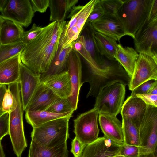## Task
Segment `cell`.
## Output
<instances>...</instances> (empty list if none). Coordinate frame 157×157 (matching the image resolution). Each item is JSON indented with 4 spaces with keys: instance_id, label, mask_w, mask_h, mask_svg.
I'll return each mask as SVG.
<instances>
[{
    "instance_id": "cell-41",
    "label": "cell",
    "mask_w": 157,
    "mask_h": 157,
    "mask_svg": "<svg viewBox=\"0 0 157 157\" xmlns=\"http://www.w3.org/2000/svg\"><path fill=\"white\" fill-rule=\"evenodd\" d=\"M157 80H150L142 83L132 91L131 95L134 96L138 94L148 93L149 91Z\"/></svg>"
},
{
    "instance_id": "cell-38",
    "label": "cell",
    "mask_w": 157,
    "mask_h": 157,
    "mask_svg": "<svg viewBox=\"0 0 157 157\" xmlns=\"http://www.w3.org/2000/svg\"><path fill=\"white\" fill-rule=\"evenodd\" d=\"M86 145L75 136L71 142L70 151L74 157H81Z\"/></svg>"
},
{
    "instance_id": "cell-19",
    "label": "cell",
    "mask_w": 157,
    "mask_h": 157,
    "mask_svg": "<svg viewBox=\"0 0 157 157\" xmlns=\"http://www.w3.org/2000/svg\"><path fill=\"white\" fill-rule=\"evenodd\" d=\"M21 53L0 63V85H9L19 82L22 64Z\"/></svg>"
},
{
    "instance_id": "cell-3",
    "label": "cell",
    "mask_w": 157,
    "mask_h": 157,
    "mask_svg": "<svg viewBox=\"0 0 157 157\" xmlns=\"http://www.w3.org/2000/svg\"><path fill=\"white\" fill-rule=\"evenodd\" d=\"M71 117L58 118L33 128L31 141L48 148H52L67 143L69 137V121Z\"/></svg>"
},
{
    "instance_id": "cell-28",
    "label": "cell",
    "mask_w": 157,
    "mask_h": 157,
    "mask_svg": "<svg viewBox=\"0 0 157 157\" xmlns=\"http://www.w3.org/2000/svg\"><path fill=\"white\" fill-rule=\"evenodd\" d=\"M71 49V44L64 48L59 45L56 56L49 69L46 73L41 74V78L65 71L64 70L67 67L68 56Z\"/></svg>"
},
{
    "instance_id": "cell-40",
    "label": "cell",
    "mask_w": 157,
    "mask_h": 157,
    "mask_svg": "<svg viewBox=\"0 0 157 157\" xmlns=\"http://www.w3.org/2000/svg\"><path fill=\"white\" fill-rule=\"evenodd\" d=\"M30 1L35 13H44L49 6L50 0H31Z\"/></svg>"
},
{
    "instance_id": "cell-27",
    "label": "cell",
    "mask_w": 157,
    "mask_h": 157,
    "mask_svg": "<svg viewBox=\"0 0 157 157\" xmlns=\"http://www.w3.org/2000/svg\"><path fill=\"white\" fill-rule=\"evenodd\" d=\"M94 37L98 50L107 59L112 60L117 48V41L114 38L95 31Z\"/></svg>"
},
{
    "instance_id": "cell-20",
    "label": "cell",
    "mask_w": 157,
    "mask_h": 157,
    "mask_svg": "<svg viewBox=\"0 0 157 157\" xmlns=\"http://www.w3.org/2000/svg\"><path fill=\"white\" fill-rule=\"evenodd\" d=\"M58 97L41 82L25 111L45 110Z\"/></svg>"
},
{
    "instance_id": "cell-50",
    "label": "cell",
    "mask_w": 157,
    "mask_h": 157,
    "mask_svg": "<svg viewBox=\"0 0 157 157\" xmlns=\"http://www.w3.org/2000/svg\"><path fill=\"white\" fill-rule=\"evenodd\" d=\"M114 157H126L124 156L121 155L120 154H118V155H116V156H114Z\"/></svg>"
},
{
    "instance_id": "cell-43",
    "label": "cell",
    "mask_w": 157,
    "mask_h": 157,
    "mask_svg": "<svg viewBox=\"0 0 157 157\" xmlns=\"http://www.w3.org/2000/svg\"><path fill=\"white\" fill-rule=\"evenodd\" d=\"M146 20L149 22L157 21V0H152Z\"/></svg>"
},
{
    "instance_id": "cell-46",
    "label": "cell",
    "mask_w": 157,
    "mask_h": 157,
    "mask_svg": "<svg viewBox=\"0 0 157 157\" xmlns=\"http://www.w3.org/2000/svg\"><path fill=\"white\" fill-rule=\"evenodd\" d=\"M9 1V0H0V12L4 10Z\"/></svg>"
},
{
    "instance_id": "cell-47",
    "label": "cell",
    "mask_w": 157,
    "mask_h": 157,
    "mask_svg": "<svg viewBox=\"0 0 157 157\" xmlns=\"http://www.w3.org/2000/svg\"><path fill=\"white\" fill-rule=\"evenodd\" d=\"M0 157H5V155L1 144V140L0 141Z\"/></svg>"
},
{
    "instance_id": "cell-22",
    "label": "cell",
    "mask_w": 157,
    "mask_h": 157,
    "mask_svg": "<svg viewBox=\"0 0 157 157\" xmlns=\"http://www.w3.org/2000/svg\"><path fill=\"white\" fill-rule=\"evenodd\" d=\"M95 31L91 23L86 21L80 35L83 36L85 47L93 59L97 64L102 65L106 59L98 50L94 37Z\"/></svg>"
},
{
    "instance_id": "cell-51",
    "label": "cell",
    "mask_w": 157,
    "mask_h": 157,
    "mask_svg": "<svg viewBox=\"0 0 157 157\" xmlns=\"http://www.w3.org/2000/svg\"><path fill=\"white\" fill-rule=\"evenodd\" d=\"M1 85H0V86H1Z\"/></svg>"
},
{
    "instance_id": "cell-9",
    "label": "cell",
    "mask_w": 157,
    "mask_h": 157,
    "mask_svg": "<svg viewBox=\"0 0 157 157\" xmlns=\"http://www.w3.org/2000/svg\"><path fill=\"white\" fill-rule=\"evenodd\" d=\"M134 39L135 50L138 53L146 54L157 61V21L149 22L146 20Z\"/></svg>"
},
{
    "instance_id": "cell-39",
    "label": "cell",
    "mask_w": 157,
    "mask_h": 157,
    "mask_svg": "<svg viewBox=\"0 0 157 157\" xmlns=\"http://www.w3.org/2000/svg\"><path fill=\"white\" fill-rule=\"evenodd\" d=\"M9 114L6 113L0 117V141L9 132Z\"/></svg>"
},
{
    "instance_id": "cell-16",
    "label": "cell",
    "mask_w": 157,
    "mask_h": 157,
    "mask_svg": "<svg viewBox=\"0 0 157 157\" xmlns=\"http://www.w3.org/2000/svg\"><path fill=\"white\" fill-rule=\"evenodd\" d=\"M98 121L104 136L120 145L124 144L122 123L117 116L99 113Z\"/></svg>"
},
{
    "instance_id": "cell-21",
    "label": "cell",
    "mask_w": 157,
    "mask_h": 157,
    "mask_svg": "<svg viewBox=\"0 0 157 157\" xmlns=\"http://www.w3.org/2000/svg\"><path fill=\"white\" fill-rule=\"evenodd\" d=\"M139 54L132 47H123L118 44L114 59L123 67L131 78Z\"/></svg>"
},
{
    "instance_id": "cell-6",
    "label": "cell",
    "mask_w": 157,
    "mask_h": 157,
    "mask_svg": "<svg viewBox=\"0 0 157 157\" xmlns=\"http://www.w3.org/2000/svg\"><path fill=\"white\" fill-rule=\"evenodd\" d=\"M96 0H91L84 6L73 7L67 17V22L60 39L59 45L63 48L70 46L79 36Z\"/></svg>"
},
{
    "instance_id": "cell-5",
    "label": "cell",
    "mask_w": 157,
    "mask_h": 157,
    "mask_svg": "<svg viewBox=\"0 0 157 157\" xmlns=\"http://www.w3.org/2000/svg\"><path fill=\"white\" fill-rule=\"evenodd\" d=\"M138 128L139 157H157V107L147 105Z\"/></svg>"
},
{
    "instance_id": "cell-26",
    "label": "cell",
    "mask_w": 157,
    "mask_h": 157,
    "mask_svg": "<svg viewBox=\"0 0 157 157\" xmlns=\"http://www.w3.org/2000/svg\"><path fill=\"white\" fill-rule=\"evenodd\" d=\"M67 143L52 148L44 147L31 141L28 157H68Z\"/></svg>"
},
{
    "instance_id": "cell-10",
    "label": "cell",
    "mask_w": 157,
    "mask_h": 157,
    "mask_svg": "<svg viewBox=\"0 0 157 157\" xmlns=\"http://www.w3.org/2000/svg\"><path fill=\"white\" fill-rule=\"evenodd\" d=\"M157 80V61L151 56L139 53L134 71L128 86L132 91L142 83Z\"/></svg>"
},
{
    "instance_id": "cell-31",
    "label": "cell",
    "mask_w": 157,
    "mask_h": 157,
    "mask_svg": "<svg viewBox=\"0 0 157 157\" xmlns=\"http://www.w3.org/2000/svg\"><path fill=\"white\" fill-rule=\"evenodd\" d=\"M26 45L21 41L13 44L0 45V63L21 53Z\"/></svg>"
},
{
    "instance_id": "cell-30",
    "label": "cell",
    "mask_w": 157,
    "mask_h": 157,
    "mask_svg": "<svg viewBox=\"0 0 157 157\" xmlns=\"http://www.w3.org/2000/svg\"><path fill=\"white\" fill-rule=\"evenodd\" d=\"M72 49L81 55L86 61L88 68V71L96 68L98 64L93 59L86 49L82 36L80 35L78 39L71 44Z\"/></svg>"
},
{
    "instance_id": "cell-15",
    "label": "cell",
    "mask_w": 157,
    "mask_h": 157,
    "mask_svg": "<svg viewBox=\"0 0 157 157\" xmlns=\"http://www.w3.org/2000/svg\"><path fill=\"white\" fill-rule=\"evenodd\" d=\"M120 145L103 136L86 145L81 157H114L119 154Z\"/></svg>"
},
{
    "instance_id": "cell-49",
    "label": "cell",
    "mask_w": 157,
    "mask_h": 157,
    "mask_svg": "<svg viewBox=\"0 0 157 157\" xmlns=\"http://www.w3.org/2000/svg\"><path fill=\"white\" fill-rule=\"evenodd\" d=\"M5 113H6L3 111L2 109H0V117Z\"/></svg>"
},
{
    "instance_id": "cell-1",
    "label": "cell",
    "mask_w": 157,
    "mask_h": 157,
    "mask_svg": "<svg viewBox=\"0 0 157 157\" xmlns=\"http://www.w3.org/2000/svg\"><path fill=\"white\" fill-rule=\"evenodd\" d=\"M66 23L65 21H53L44 27L40 34L21 52L22 63L35 72L46 73L56 56Z\"/></svg>"
},
{
    "instance_id": "cell-8",
    "label": "cell",
    "mask_w": 157,
    "mask_h": 157,
    "mask_svg": "<svg viewBox=\"0 0 157 157\" xmlns=\"http://www.w3.org/2000/svg\"><path fill=\"white\" fill-rule=\"evenodd\" d=\"M98 111L93 108L80 114L74 120V132L75 136L86 145L94 142L98 138Z\"/></svg>"
},
{
    "instance_id": "cell-44",
    "label": "cell",
    "mask_w": 157,
    "mask_h": 157,
    "mask_svg": "<svg viewBox=\"0 0 157 157\" xmlns=\"http://www.w3.org/2000/svg\"><path fill=\"white\" fill-rule=\"evenodd\" d=\"M7 88L6 85H1L0 86V109H2L3 99Z\"/></svg>"
},
{
    "instance_id": "cell-42",
    "label": "cell",
    "mask_w": 157,
    "mask_h": 157,
    "mask_svg": "<svg viewBox=\"0 0 157 157\" xmlns=\"http://www.w3.org/2000/svg\"><path fill=\"white\" fill-rule=\"evenodd\" d=\"M134 96L141 99L147 105L157 107V95L147 93L138 94Z\"/></svg>"
},
{
    "instance_id": "cell-33",
    "label": "cell",
    "mask_w": 157,
    "mask_h": 157,
    "mask_svg": "<svg viewBox=\"0 0 157 157\" xmlns=\"http://www.w3.org/2000/svg\"><path fill=\"white\" fill-rule=\"evenodd\" d=\"M123 0H100L105 13L116 15L123 4Z\"/></svg>"
},
{
    "instance_id": "cell-25",
    "label": "cell",
    "mask_w": 157,
    "mask_h": 157,
    "mask_svg": "<svg viewBox=\"0 0 157 157\" xmlns=\"http://www.w3.org/2000/svg\"><path fill=\"white\" fill-rule=\"evenodd\" d=\"M25 112V118L27 122L33 128H34L55 119L72 117L74 112L61 113H52L45 110L27 111Z\"/></svg>"
},
{
    "instance_id": "cell-14",
    "label": "cell",
    "mask_w": 157,
    "mask_h": 157,
    "mask_svg": "<svg viewBox=\"0 0 157 157\" xmlns=\"http://www.w3.org/2000/svg\"><path fill=\"white\" fill-rule=\"evenodd\" d=\"M94 30L119 41L125 36H128L123 25L117 15L105 13L91 23Z\"/></svg>"
},
{
    "instance_id": "cell-13",
    "label": "cell",
    "mask_w": 157,
    "mask_h": 157,
    "mask_svg": "<svg viewBox=\"0 0 157 157\" xmlns=\"http://www.w3.org/2000/svg\"><path fill=\"white\" fill-rule=\"evenodd\" d=\"M41 82V74L33 71L22 63L19 83L24 111Z\"/></svg>"
},
{
    "instance_id": "cell-23",
    "label": "cell",
    "mask_w": 157,
    "mask_h": 157,
    "mask_svg": "<svg viewBox=\"0 0 157 157\" xmlns=\"http://www.w3.org/2000/svg\"><path fill=\"white\" fill-rule=\"evenodd\" d=\"M24 32L21 25L13 21L4 19L1 29L0 44H9L21 41Z\"/></svg>"
},
{
    "instance_id": "cell-7",
    "label": "cell",
    "mask_w": 157,
    "mask_h": 157,
    "mask_svg": "<svg viewBox=\"0 0 157 157\" xmlns=\"http://www.w3.org/2000/svg\"><path fill=\"white\" fill-rule=\"evenodd\" d=\"M125 94V86L116 83L103 89L96 97L94 108L98 113L117 116L121 112Z\"/></svg>"
},
{
    "instance_id": "cell-37",
    "label": "cell",
    "mask_w": 157,
    "mask_h": 157,
    "mask_svg": "<svg viewBox=\"0 0 157 157\" xmlns=\"http://www.w3.org/2000/svg\"><path fill=\"white\" fill-rule=\"evenodd\" d=\"M139 147L124 144L121 146L119 154L126 157H139Z\"/></svg>"
},
{
    "instance_id": "cell-17",
    "label": "cell",
    "mask_w": 157,
    "mask_h": 157,
    "mask_svg": "<svg viewBox=\"0 0 157 157\" xmlns=\"http://www.w3.org/2000/svg\"><path fill=\"white\" fill-rule=\"evenodd\" d=\"M147 105L140 98L131 95L122 106L120 113L122 119L131 121L138 128L145 115Z\"/></svg>"
},
{
    "instance_id": "cell-29",
    "label": "cell",
    "mask_w": 157,
    "mask_h": 157,
    "mask_svg": "<svg viewBox=\"0 0 157 157\" xmlns=\"http://www.w3.org/2000/svg\"><path fill=\"white\" fill-rule=\"evenodd\" d=\"M124 143L140 147V142L138 127L131 121L122 119Z\"/></svg>"
},
{
    "instance_id": "cell-36",
    "label": "cell",
    "mask_w": 157,
    "mask_h": 157,
    "mask_svg": "<svg viewBox=\"0 0 157 157\" xmlns=\"http://www.w3.org/2000/svg\"><path fill=\"white\" fill-rule=\"evenodd\" d=\"M13 103V94L10 90L7 87L4 96L2 109L5 112L9 113L12 110Z\"/></svg>"
},
{
    "instance_id": "cell-2",
    "label": "cell",
    "mask_w": 157,
    "mask_h": 157,
    "mask_svg": "<svg viewBox=\"0 0 157 157\" xmlns=\"http://www.w3.org/2000/svg\"><path fill=\"white\" fill-rule=\"evenodd\" d=\"M13 96V107L9 114V132L13 150L16 157H21L27 147L23 124L24 111L19 82L8 85Z\"/></svg>"
},
{
    "instance_id": "cell-35",
    "label": "cell",
    "mask_w": 157,
    "mask_h": 157,
    "mask_svg": "<svg viewBox=\"0 0 157 157\" xmlns=\"http://www.w3.org/2000/svg\"><path fill=\"white\" fill-rule=\"evenodd\" d=\"M105 14L100 0H96L93 9L89 16L87 21L92 23Z\"/></svg>"
},
{
    "instance_id": "cell-18",
    "label": "cell",
    "mask_w": 157,
    "mask_h": 157,
    "mask_svg": "<svg viewBox=\"0 0 157 157\" xmlns=\"http://www.w3.org/2000/svg\"><path fill=\"white\" fill-rule=\"evenodd\" d=\"M41 81L57 96L68 98L70 95L71 86L67 70L41 78Z\"/></svg>"
},
{
    "instance_id": "cell-48",
    "label": "cell",
    "mask_w": 157,
    "mask_h": 157,
    "mask_svg": "<svg viewBox=\"0 0 157 157\" xmlns=\"http://www.w3.org/2000/svg\"><path fill=\"white\" fill-rule=\"evenodd\" d=\"M4 21V19L2 17L1 15H0V31L1 27L3 23V22Z\"/></svg>"
},
{
    "instance_id": "cell-11",
    "label": "cell",
    "mask_w": 157,
    "mask_h": 157,
    "mask_svg": "<svg viewBox=\"0 0 157 157\" xmlns=\"http://www.w3.org/2000/svg\"><path fill=\"white\" fill-rule=\"evenodd\" d=\"M34 13L30 0H9L1 15L4 19L27 27L31 23Z\"/></svg>"
},
{
    "instance_id": "cell-24",
    "label": "cell",
    "mask_w": 157,
    "mask_h": 157,
    "mask_svg": "<svg viewBox=\"0 0 157 157\" xmlns=\"http://www.w3.org/2000/svg\"><path fill=\"white\" fill-rule=\"evenodd\" d=\"M78 2V0H50V21L59 22L65 21L67 16Z\"/></svg>"
},
{
    "instance_id": "cell-12",
    "label": "cell",
    "mask_w": 157,
    "mask_h": 157,
    "mask_svg": "<svg viewBox=\"0 0 157 157\" xmlns=\"http://www.w3.org/2000/svg\"><path fill=\"white\" fill-rule=\"evenodd\" d=\"M67 67L71 86V94L68 99L75 111L77 108L80 90L82 85V71L79 55L72 49L68 56Z\"/></svg>"
},
{
    "instance_id": "cell-45",
    "label": "cell",
    "mask_w": 157,
    "mask_h": 157,
    "mask_svg": "<svg viewBox=\"0 0 157 157\" xmlns=\"http://www.w3.org/2000/svg\"><path fill=\"white\" fill-rule=\"evenodd\" d=\"M148 94H151L157 95V81L155 82L151 87L149 91Z\"/></svg>"
},
{
    "instance_id": "cell-4",
    "label": "cell",
    "mask_w": 157,
    "mask_h": 157,
    "mask_svg": "<svg viewBox=\"0 0 157 157\" xmlns=\"http://www.w3.org/2000/svg\"><path fill=\"white\" fill-rule=\"evenodd\" d=\"M152 0H126L117 15L122 22L128 35H135L146 20Z\"/></svg>"
},
{
    "instance_id": "cell-34",
    "label": "cell",
    "mask_w": 157,
    "mask_h": 157,
    "mask_svg": "<svg viewBox=\"0 0 157 157\" xmlns=\"http://www.w3.org/2000/svg\"><path fill=\"white\" fill-rule=\"evenodd\" d=\"M44 27L33 24L31 29L26 31H24L21 39V41L25 45H27L36 38L41 33Z\"/></svg>"
},
{
    "instance_id": "cell-32",
    "label": "cell",
    "mask_w": 157,
    "mask_h": 157,
    "mask_svg": "<svg viewBox=\"0 0 157 157\" xmlns=\"http://www.w3.org/2000/svg\"><path fill=\"white\" fill-rule=\"evenodd\" d=\"M58 113L74 112L75 110L68 98L58 97L45 110Z\"/></svg>"
}]
</instances>
